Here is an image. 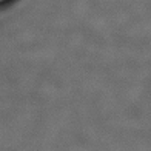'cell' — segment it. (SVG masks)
Returning <instances> with one entry per match:
<instances>
[{"label":"cell","instance_id":"obj_1","mask_svg":"<svg viewBox=\"0 0 151 151\" xmlns=\"http://www.w3.org/2000/svg\"><path fill=\"white\" fill-rule=\"evenodd\" d=\"M11 0H0V6H3V5H6V3H9Z\"/></svg>","mask_w":151,"mask_h":151}]
</instances>
